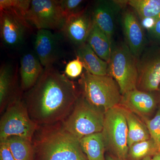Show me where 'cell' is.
<instances>
[{
  "mask_svg": "<svg viewBox=\"0 0 160 160\" xmlns=\"http://www.w3.org/2000/svg\"><path fill=\"white\" fill-rule=\"evenodd\" d=\"M79 93L74 82L52 66L42 74L25 96L32 119L39 126L62 123L71 113Z\"/></svg>",
  "mask_w": 160,
  "mask_h": 160,
  "instance_id": "1",
  "label": "cell"
},
{
  "mask_svg": "<svg viewBox=\"0 0 160 160\" xmlns=\"http://www.w3.org/2000/svg\"><path fill=\"white\" fill-rule=\"evenodd\" d=\"M35 134V160H88L79 140L63 129L61 123L40 126Z\"/></svg>",
  "mask_w": 160,
  "mask_h": 160,
  "instance_id": "2",
  "label": "cell"
},
{
  "mask_svg": "<svg viewBox=\"0 0 160 160\" xmlns=\"http://www.w3.org/2000/svg\"><path fill=\"white\" fill-rule=\"evenodd\" d=\"M79 82L83 96L104 112L121 103L122 95L119 87L109 75H94L86 71L82 74Z\"/></svg>",
  "mask_w": 160,
  "mask_h": 160,
  "instance_id": "3",
  "label": "cell"
},
{
  "mask_svg": "<svg viewBox=\"0 0 160 160\" xmlns=\"http://www.w3.org/2000/svg\"><path fill=\"white\" fill-rule=\"evenodd\" d=\"M104 118L105 112L90 104L82 95L61 124L63 129L80 140L86 136L102 132Z\"/></svg>",
  "mask_w": 160,
  "mask_h": 160,
  "instance_id": "4",
  "label": "cell"
},
{
  "mask_svg": "<svg viewBox=\"0 0 160 160\" xmlns=\"http://www.w3.org/2000/svg\"><path fill=\"white\" fill-rule=\"evenodd\" d=\"M40 126L30 116L24 102L15 97L9 102L0 121V141L11 137L32 141Z\"/></svg>",
  "mask_w": 160,
  "mask_h": 160,
  "instance_id": "5",
  "label": "cell"
},
{
  "mask_svg": "<svg viewBox=\"0 0 160 160\" xmlns=\"http://www.w3.org/2000/svg\"><path fill=\"white\" fill-rule=\"evenodd\" d=\"M102 133L106 147L121 160L129 155L128 128L125 108L120 104L105 112Z\"/></svg>",
  "mask_w": 160,
  "mask_h": 160,
  "instance_id": "6",
  "label": "cell"
},
{
  "mask_svg": "<svg viewBox=\"0 0 160 160\" xmlns=\"http://www.w3.org/2000/svg\"><path fill=\"white\" fill-rule=\"evenodd\" d=\"M138 58L125 44L113 50L108 63V74L117 82L122 96L137 89L138 79Z\"/></svg>",
  "mask_w": 160,
  "mask_h": 160,
  "instance_id": "7",
  "label": "cell"
},
{
  "mask_svg": "<svg viewBox=\"0 0 160 160\" xmlns=\"http://www.w3.org/2000/svg\"><path fill=\"white\" fill-rule=\"evenodd\" d=\"M24 18L38 30H62L67 17L59 1L32 0Z\"/></svg>",
  "mask_w": 160,
  "mask_h": 160,
  "instance_id": "8",
  "label": "cell"
},
{
  "mask_svg": "<svg viewBox=\"0 0 160 160\" xmlns=\"http://www.w3.org/2000/svg\"><path fill=\"white\" fill-rule=\"evenodd\" d=\"M137 89L148 92L159 91L160 49H150L138 58Z\"/></svg>",
  "mask_w": 160,
  "mask_h": 160,
  "instance_id": "9",
  "label": "cell"
},
{
  "mask_svg": "<svg viewBox=\"0 0 160 160\" xmlns=\"http://www.w3.org/2000/svg\"><path fill=\"white\" fill-rule=\"evenodd\" d=\"M29 27V23L21 15L11 10H1V39L7 47L14 48L21 46Z\"/></svg>",
  "mask_w": 160,
  "mask_h": 160,
  "instance_id": "10",
  "label": "cell"
},
{
  "mask_svg": "<svg viewBox=\"0 0 160 160\" xmlns=\"http://www.w3.org/2000/svg\"><path fill=\"white\" fill-rule=\"evenodd\" d=\"M93 23L92 15L82 9L67 18L62 31L71 42L79 46L87 42Z\"/></svg>",
  "mask_w": 160,
  "mask_h": 160,
  "instance_id": "11",
  "label": "cell"
},
{
  "mask_svg": "<svg viewBox=\"0 0 160 160\" xmlns=\"http://www.w3.org/2000/svg\"><path fill=\"white\" fill-rule=\"evenodd\" d=\"M35 53L42 66H52L59 58V48L57 37L50 30H38L34 43Z\"/></svg>",
  "mask_w": 160,
  "mask_h": 160,
  "instance_id": "12",
  "label": "cell"
},
{
  "mask_svg": "<svg viewBox=\"0 0 160 160\" xmlns=\"http://www.w3.org/2000/svg\"><path fill=\"white\" fill-rule=\"evenodd\" d=\"M157 104V98L152 92L141 91L137 89L122 96L120 103L126 109L143 117L151 114Z\"/></svg>",
  "mask_w": 160,
  "mask_h": 160,
  "instance_id": "13",
  "label": "cell"
},
{
  "mask_svg": "<svg viewBox=\"0 0 160 160\" xmlns=\"http://www.w3.org/2000/svg\"><path fill=\"white\" fill-rule=\"evenodd\" d=\"M122 25L127 45L132 54L138 58L145 46V36L142 25L134 13L130 10L124 12Z\"/></svg>",
  "mask_w": 160,
  "mask_h": 160,
  "instance_id": "14",
  "label": "cell"
},
{
  "mask_svg": "<svg viewBox=\"0 0 160 160\" xmlns=\"http://www.w3.org/2000/svg\"><path fill=\"white\" fill-rule=\"evenodd\" d=\"M113 1L112 4L101 1L95 6L92 17L93 22L106 35L112 42L114 32L115 12L122 6L119 1Z\"/></svg>",
  "mask_w": 160,
  "mask_h": 160,
  "instance_id": "15",
  "label": "cell"
},
{
  "mask_svg": "<svg viewBox=\"0 0 160 160\" xmlns=\"http://www.w3.org/2000/svg\"><path fill=\"white\" fill-rule=\"evenodd\" d=\"M43 69L40 60L35 53L26 52L20 60V75L22 88L31 89L42 74Z\"/></svg>",
  "mask_w": 160,
  "mask_h": 160,
  "instance_id": "16",
  "label": "cell"
},
{
  "mask_svg": "<svg viewBox=\"0 0 160 160\" xmlns=\"http://www.w3.org/2000/svg\"><path fill=\"white\" fill-rule=\"evenodd\" d=\"M77 57L82 63L86 71L90 74L97 76L108 75V63L100 58L87 42L78 46Z\"/></svg>",
  "mask_w": 160,
  "mask_h": 160,
  "instance_id": "17",
  "label": "cell"
},
{
  "mask_svg": "<svg viewBox=\"0 0 160 160\" xmlns=\"http://www.w3.org/2000/svg\"><path fill=\"white\" fill-rule=\"evenodd\" d=\"M86 42L100 58L109 63L112 52V42L94 22Z\"/></svg>",
  "mask_w": 160,
  "mask_h": 160,
  "instance_id": "18",
  "label": "cell"
},
{
  "mask_svg": "<svg viewBox=\"0 0 160 160\" xmlns=\"http://www.w3.org/2000/svg\"><path fill=\"white\" fill-rule=\"evenodd\" d=\"M83 152L88 160H106V144L102 132L86 136L79 140Z\"/></svg>",
  "mask_w": 160,
  "mask_h": 160,
  "instance_id": "19",
  "label": "cell"
},
{
  "mask_svg": "<svg viewBox=\"0 0 160 160\" xmlns=\"http://www.w3.org/2000/svg\"><path fill=\"white\" fill-rule=\"evenodd\" d=\"M124 108L128 125L129 148L135 143L150 139L151 137L146 124L142 122L134 112Z\"/></svg>",
  "mask_w": 160,
  "mask_h": 160,
  "instance_id": "20",
  "label": "cell"
},
{
  "mask_svg": "<svg viewBox=\"0 0 160 160\" xmlns=\"http://www.w3.org/2000/svg\"><path fill=\"white\" fill-rule=\"evenodd\" d=\"M4 141L15 160H35L32 141L16 136L8 138Z\"/></svg>",
  "mask_w": 160,
  "mask_h": 160,
  "instance_id": "21",
  "label": "cell"
},
{
  "mask_svg": "<svg viewBox=\"0 0 160 160\" xmlns=\"http://www.w3.org/2000/svg\"><path fill=\"white\" fill-rule=\"evenodd\" d=\"M15 82L14 69L11 65L5 64L0 69V106L3 110L13 98L12 96Z\"/></svg>",
  "mask_w": 160,
  "mask_h": 160,
  "instance_id": "22",
  "label": "cell"
},
{
  "mask_svg": "<svg viewBox=\"0 0 160 160\" xmlns=\"http://www.w3.org/2000/svg\"><path fill=\"white\" fill-rule=\"evenodd\" d=\"M128 3L142 19H160V0H130Z\"/></svg>",
  "mask_w": 160,
  "mask_h": 160,
  "instance_id": "23",
  "label": "cell"
},
{
  "mask_svg": "<svg viewBox=\"0 0 160 160\" xmlns=\"http://www.w3.org/2000/svg\"><path fill=\"white\" fill-rule=\"evenodd\" d=\"M159 151V148L154 141L150 138L130 146L129 155L132 160H142L146 157L153 156Z\"/></svg>",
  "mask_w": 160,
  "mask_h": 160,
  "instance_id": "24",
  "label": "cell"
},
{
  "mask_svg": "<svg viewBox=\"0 0 160 160\" xmlns=\"http://www.w3.org/2000/svg\"><path fill=\"white\" fill-rule=\"evenodd\" d=\"M31 2L30 0H1L0 10H11L24 18Z\"/></svg>",
  "mask_w": 160,
  "mask_h": 160,
  "instance_id": "25",
  "label": "cell"
},
{
  "mask_svg": "<svg viewBox=\"0 0 160 160\" xmlns=\"http://www.w3.org/2000/svg\"><path fill=\"white\" fill-rule=\"evenodd\" d=\"M150 137L154 141L160 150V108L154 117L151 119L146 120Z\"/></svg>",
  "mask_w": 160,
  "mask_h": 160,
  "instance_id": "26",
  "label": "cell"
},
{
  "mask_svg": "<svg viewBox=\"0 0 160 160\" xmlns=\"http://www.w3.org/2000/svg\"><path fill=\"white\" fill-rule=\"evenodd\" d=\"M84 1L82 0H60L59 2L66 17L82 11L81 6Z\"/></svg>",
  "mask_w": 160,
  "mask_h": 160,
  "instance_id": "27",
  "label": "cell"
},
{
  "mask_svg": "<svg viewBox=\"0 0 160 160\" xmlns=\"http://www.w3.org/2000/svg\"><path fill=\"white\" fill-rule=\"evenodd\" d=\"M83 66L79 58L77 57V58L69 62L66 65L65 69V74L67 77L76 78L82 74Z\"/></svg>",
  "mask_w": 160,
  "mask_h": 160,
  "instance_id": "28",
  "label": "cell"
},
{
  "mask_svg": "<svg viewBox=\"0 0 160 160\" xmlns=\"http://www.w3.org/2000/svg\"><path fill=\"white\" fill-rule=\"evenodd\" d=\"M0 160H15L6 141H0Z\"/></svg>",
  "mask_w": 160,
  "mask_h": 160,
  "instance_id": "29",
  "label": "cell"
},
{
  "mask_svg": "<svg viewBox=\"0 0 160 160\" xmlns=\"http://www.w3.org/2000/svg\"><path fill=\"white\" fill-rule=\"evenodd\" d=\"M149 31L152 37L160 42V19Z\"/></svg>",
  "mask_w": 160,
  "mask_h": 160,
  "instance_id": "30",
  "label": "cell"
},
{
  "mask_svg": "<svg viewBox=\"0 0 160 160\" xmlns=\"http://www.w3.org/2000/svg\"><path fill=\"white\" fill-rule=\"evenodd\" d=\"M151 160H160V151L152 156Z\"/></svg>",
  "mask_w": 160,
  "mask_h": 160,
  "instance_id": "31",
  "label": "cell"
},
{
  "mask_svg": "<svg viewBox=\"0 0 160 160\" xmlns=\"http://www.w3.org/2000/svg\"><path fill=\"white\" fill-rule=\"evenodd\" d=\"M106 160H121L115 156L108 155L106 157Z\"/></svg>",
  "mask_w": 160,
  "mask_h": 160,
  "instance_id": "32",
  "label": "cell"
},
{
  "mask_svg": "<svg viewBox=\"0 0 160 160\" xmlns=\"http://www.w3.org/2000/svg\"><path fill=\"white\" fill-rule=\"evenodd\" d=\"M151 159L152 158L151 156H148L144 158L142 160H151Z\"/></svg>",
  "mask_w": 160,
  "mask_h": 160,
  "instance_id": "33",
  "label": "cell"
},
{
  "mask_svg": "<svg viewBox=\"0 0 160 160\" xmlns=\"http://www.w3.org/2000/svg\"><path fill=\"white\" fill-rule=\"evenodd\" d=\"M159 91H160V86H159Z\"/></svg>",
  "mask_w": 160,
  "mask_h": 160,
  "instance_id": "34",
  "label": "cell"
}]
</instances>
